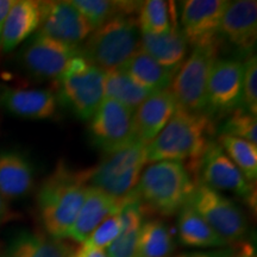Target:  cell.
I'll return each instance as SVG.
<instances>
[{
  "label": "cell",
  "mask_w": 257,
  "mask_h": 257,
  "mask_svg": "<svg viewBox=\"0 0 257 257\" xmlns=\"http://www.w3.org/2000/svg\"><path fill=\"white\" fill-rule=\"evenodd\" d=\"M229 257V256H227ZM230 257H252L251 252H240L238 255H234V256H230Z\"/></svg>",
  "instance_id": "38"
},
{
  "label": "cell",
  "mask_w": 257,
  "mask_h": 257,
  "mask_svg": "<svg viewBox=\"0 0 257 257\" xmlns=\"http://www.w3.org/2000/svg\"><path fill=\"white\" fill-rule=\"evenodd\" d=\"M178 233L180 242L192 248H219L227 244L189 204L178 212Z\"/></svg>",
  "instance_id": "25"
},
{
  "label": "cell",
  "mask_w": 257,
  "mask_h": 257,
  "mask_svg": "<svg viewBox=\"0 0 257 257\" xmlns=\"http://www.w3.org/2000/svg\"><path fill=\"white\" fill-rule=\"evenodd\" d=\"M121 69L137 83L154 93L169 89L178 73L176 69L167 68L160 64L141 49L121 67Z\"/></svg>",
  "instance_id": "24"
},
{
  "label": "cell",
  "mask_w": 257,
  "mask_h": 257,
  "mask_svg": "<svg viewBox=\"0 0 257 257\" xmlns=\"http://www.w3.org/2000/svg\"><path fill=\"white\" fill-rule=\"evenodd\" d=\"M243 63L236 59H217L212 66L207 82L206 105L204 113L230 114L240 108L242 100Z\"/></svg>",
  "instance_id": "11"
},
{
  "label": "cell",
  "mask_w": 257,
  "mask_h": 257,
  "mask_svg": "<svg viewBox=\"0 0 257 257\" xmlns=\"http://www.w3.org/2000/svg\"><path fill=\"white\" fill-rule=\"evenodd\" d=\"M240 108L252 115L257 113V59L255 54H250L243 63Z\"/></svg>",
  "instance_id": "32"
},
{
  "label": "cell",
  "mask_w": 257,
  "mask_h": 257,
  "mask_svg": "<svg viewBox=\"0 0 257 257\" xmlns=\"http://www.w3.org/2000/svg\"><path fill=\"white\" fill-rule=\"evenodd\" d=\"M89 169L76 170L61 162L42 182L37 193L40 218L48 236L69 238L89 184Z\"/></svg>",
  "instance_id": "1"
},
{
  "label": "cell",
  "mask_w": 257,
  "mask_h": 257,
  "mask_svg": "<svg viewBox=\"0 0 257 257\" xmlns=\"http://www.w3.org/2000/svg\"><path fill=\"white\" fill-rule=\"evenodd\" d=\"M199 181L216 191L234 193L249 204L255 202V186L244 178L240 170L216 141H210L198 168Z\"/></svg>",
  "instance_id": "10"
},
{
  "label": "cell",
  "mask_w": 257,
  "mask_h": 257,
  "mask_svg": "<svg viewBox=\"0 0 257 257\" xmlns=\"http://www.w3.org/2000/svg\"><path fill=\"white\" fill-rule=\"evenodd\" d=\"M195 184L185 163L159 161L143 169L134 193L144 212L173 216L187 204Z\"/></svg>",
  "instance_id": "3"
},
{
  "label": "cell",
  "mask_w": 257,
  "mask_h": 257,
  "mask_svg": "<svg viewBox=\"0 0 257 257\" xmlns=\"http://www.w3.org/2000/svg\"><path fill=\"white\" fill-rule=\"evenodd\" d=\"M217 53L218 46L193 48L169 88L179 108L193 113H204L208 76L217 60Z\"/></svg>",
  "instance_id": "7"
},
{
  "label": "cell",
  "mask_w": 257,
  "mask_h": 257,
  "mask_svg": "<svg viewBox=\"0 0 257 257\" xmlns=\"http://www.w3.org/2000/svg\"><path fill=\"white\" fill-rule=\"evenodd\" d=\"M123 202L124 198L117 199L99 188L89 186L85 201L69 233V238L76 243H85L102 220L120 211Z\"/></svg>",
  "instance_id": "18"
},
{
  "label": "cell",
  "mask_w": 257,
  "mask_h": 257,
  "mask_svg": "<svg viewBox=\"0 0 257 257\" xmlns=\"http://www.w3.org/2000/svg\"><path fill=\"white\" fill-rule=\"evenodd\" d=\"M187 204L225 242L242 239L248 230L245 214L236 202L216 189L197 181Z\"/></svg>",
  "instance_id": "8"
},
{
  "label": "cell",
  "mask_w": 257,
  "mask_h": 257,
  "mask_svg": "<svg viewBox=\"0 0 257 257\" xmlns=\"http://www.w3.org/2000/svg\"><path fill=\"white\" fill-rule=\"evenodd\" d=\"M141 36L137 16L113 17L89 35L81 56L104 70L119 69L140 50Z\"/></svg>",
  "instance_id": "4"
},
{
  "label": "cell",
  "mask_w": 257,
  "mask_h": 257,
  "mask_svg": "<svg viewBox=\"0 0 257 257\" xmlns=\"http://www.w3.org/2000/svg\"><path fill=\"white\" fill-rule=\"evenodd\" d=\"M140 49L167 68L179 70L187 59L188 44L178 25L165 34L142 32Z\"/></svg>",
  "instance_id": "21"
},
{
  "label": "cell",
  "mask_w": 257,
  "mask_h": 257,
  "mask_svg": "<svg viewBox=\"0 0 257 257\" xmlns=\"http://www.w3.org/2000/svg\"><path fill=\"white\" fill-rule=\"evenodd\" d=\"M80 47H73L36 34L19 54L22 66L31 75L41 79H57L75 56Z\"/></svg>",
  "instance_id": "13"
},
{
  "label": "cell",
  "mask_w": 257,
  "mask_h": 257,
  "mask_svg": "<svg viewBox=\"0 0 257 257\" xmlns=\"http://www.w3.org/2000/svg\"><path fill=\"white\" fill-rule=\"evenodd\" d=\"M93 29L72 2H42V21L38 35L79 47Z\"/></svg>",
  "instance_id": "14"
},
{
  "label": "cell",
  "mask_w": 257,
  "mask_h": 257,
  "mask_svg": "<svg viewBox=\"0 0 257 257\" xmlns=\"http://www.w3.org/2000/svg\"><path fill=\"white\" fill-rule=\"evenodd\" d=\"M218 143L244 178L250 184L255 182L257 178V146L242 138L227 135H219Z\"/></svg>",
  "instance_id": "30"
},
{
  "label": "cell",
  "mask_w": 257,
  "mask_h": 257,
  "mask_svg": "<svg viewBox=\"0 0 257 257\" xmlns=\"http://www.w3.org/2000/svg\"><path fill=\"white\" fill-rule=\"evenodd\" d=\"M0 106L16 117L42 120L56 113L57 99L49 89L3 87Z\"/></svg>",
  "instance_id": "15"
},
{
  "label": "cell",
  "mask_w": 257,
  "mask_h": 257,
  "mask_svg": "<svg viewBox=\"0 0 257 257\" xmlns=\"http://www.w3.org/2000/svg\"><path fill=\"white\" fill-rule=\"evenodd\" d=\"M134 115L131 108L113 99L104 98L89 121L92 146L108 155L137 141Z\"/></svg>",
  "instance_id": "9"
},
{
  "label": "cell",
  "mask_w": 257,
  "mask_h": 257,
  "mask_svg": "<svg viewBox=\"0 0 257 257\" xmlns=\"http://www.w3.org/2000/svg\"><path fill=\"white\" fill-rule=\"evenodd\" d=\"M178 105L170 89L154 93L147 98L135 111V134L136 140L148 144L161 133Z\"/></svg>",
  "instance_id": "17"
},
{
  "label": "cell",
  "mask_w": 257,
  "mask_h": 257,
  "mask_svg": "<svg viewBox=\"0 0 257 257\" xmlns=\"http://www.w3.org/2000/svg\"><path fill=\"white\" fill-rule=\"evenodd\" d=\"M42 21V2L18 0L10 9L0 38V48L10 53L38 30Z\"/></svg>",
  "instance_id": "19"
},
{
  "label": "cell",
  "mask_w": 257,
  "mask_h": 257,
  "mask_svg": "<svg viewBox=\"0 0 257 257\" xmlns=\"http://www.w3.org/2000/svg\"><path fill=\"white\" fill-rule=\"evenodd\" d=\"M0 257H5V253L4 252H0Z\"/></svg>",
  "instance_id": "39"
},
{
  "label": "cell",
  "mask_w": 257,
  "mask_h": 257,
  "mask_svg": "<svg viewBox=\"0 0 257 257\" xmlns=\"http://www.w3.org/2000/svg\"><path fill=\"white\" fill-rule=\"evenodd\" d=\"M72 4L85 17L93 31L117 16H137L142 3L108 0H74Z\"/></svg>",
  "instance_id": "28"
},
{
  "label": "cell",
  "mask_w": 257,
  "mask_h": 257,
  "mask_svg": "<svg viewBox=\"0 0 257 257\" xmlns=\"http://www.w3.org/2000/svg\"><path fill=\"white\" fill-rule=\"evenodd\" d=\"M73 251L63 239L23 230L10 239L4 253L5 257H70Z\"/></svg>",
  "instance_id": "22"
},
{
  "label": "cell",
  "mask_w": 257,
  "mask_h": 257,
  "mask_svg": "<svg viewBox=\"0 0 257 257\" xmlns=\"http://www.w3.org/2000/svg\"><path fill=\"white\" fill-rule=\"evenodd\" d=\"M213 131V123L205 113L176 108L166 126L146 144L147 163L159 161L186 162L191 173H198L199 163Z\"/></svg>",
  "instance_id": "2"
},
{
  "label": "cell",
  "mask_w": 257,
  "mask_h": 257,
  "mask_svg": "<svg viewBox=\"0 0 257 257\" xmlns=\"http://www.w3.org/2000/svg\"><path fill=\"white\" fill-rule=\"evenodd\" d=\"M219 34L242 51H251L257 40V3L229 2L220 22Z\"/></svg>",
  "instance_id": "16"
},
{
  "label": "cell",
  "mask_w": 257,
  "mask_h": 257,
  "mask_svg": "<svg viewBox=\"0 0 257 257\" xmlns=\"http://www.w3.org/2000/svg\"><path fill=\"white\" fill-rule=\"evenodd\" d=\"M106 72L75 56L56 79L57 100L73 112L76 118L89 120L104 100Z\"/></svg>",
  "instance_id": "5"
},
{
  "label": "cell",
  "mask_w": 257,
  "mask_h": 257,
  "mask_svg": "<svg viewBox=\"0 0 257 257\" xmlns=\"http://www.w3.org/2000/svg\"><path fill=\"white\" fill-rule=\"evenodd\" d=\"M146 165V144L135 141L118 152L105 155L95 168L89 169L88 184L123 199L136 187Z\"/></svg>",
  "instance_id": "6"
},
{
  "label": "cell",
  "mask_w": 257,
  "mask_h": 257,
  "mask_svg": "<svg viewBox=\"0 0 257 257\" xmlns=\"http://www.w3.org/2000/svg\"><path fill=\"white\" fill-rule=\"evenodd\" d=\"M152 94H154V92L137 83L121 68L106 73L105 98L113 99L131 110L136 111L138 106Z\"/></svg>",
  "instance_id": "27"
},
{
  "label": "cell",
  "mask_w": 257,
  "mask_h": 257,
  "mask_svg": "<svg viewBox=\"0 0 257 257\" xmlns=\"http://www.w3.org/2000/svg\"><path fill=\"white\" fill-rule=\"evenodd\" d=\"M14 3V0H0V38H2V31L5 19L8 17L10 9L12 8Z\"/></svg>",
  "instance_id": "36"
},
{
  "label": "cell",
  "mask_w": 257,
  "mask_h": 257,
  "mask_svg": "<svg viewBox=\"0 0 257 257\" xmlns=\"http://www.w3.org/2000/svg\"><path fill=\"white\" fill-rule=\"evenodd\" d=\"M119 213L121 217L120 233L105 251L108 257H134L146 213L134 191L124 198Z\"/></svg>",
  "instance_id": "23"
},
{
  "label": "cell",
  "mask_w": 257,
  "mask_h": 257,
  "mask_svg": "<svg viewBox=\"0 0 257 257\" xmlns=\"http://www.w3.org/2000/svg\"><path fill=\"white\" fill-rule=\"evenodd\" d=\"M121 230V217L119 212L111 214L102 220L99 226L93 231L87 240L82 244L105 250L114 242Z\"/></svg>",
  "instance_id": "33"
},
{
  "label": "cell",
  "mask_w": 257,
  "mask_h": 257,
  "mask_svg": "<svg viewBox=\"0 0 257 257\" xmlns=\"http://www.w3.org/2000/svg\"><path fill=\"white\" fill-rule=\"evenodd\" d=\"M34 167L21 153H0V194L5 200L27 197L34 187Z\"/></svg>",
  "instance_id": "20"
},
{
  "label": "cell",
  "mask_w": 257,
  "mask_h": 257,
  "mask_svg": "<svg viewBox=\"0 0 257 257\" xmlns=\"http://www.w3.org/2000/svg\"><path fill=\"white\" fill-rule=\"evenodd\" d=\"M15 218V213L11 211L10 208L8 200H5L3 198V195L0 194V224L6 223V221L14 219Z\"/></svg>",
  "instance_id": "35"
},
{
  "label": "cell",
  "mask_w": 257,
  "mask_h": 257,
  "mask_svg": "<svg viewBox=\"0 0 257 257\" xmlns=\"http://www.w3.org/2000/svg\"><path fill=\"white\" fill-rule=\"evenodd\" d=\"M219 134L242 138L257 146L256 115L248 113L243 108L234 110L220 126Z\"/></svg>",
  "instance_id": "31"
},
{
  "label": "cell",
  "mask_w": 257,
  "mask_h": 257,
  "mask_svg": "<svg viewBox=\"0 0 257 257\" xmlns=\"http://www.w3.org/2000/svg\"><path fill=\"white\" fill-rule=\"evenodd\" d=\"M174 257H227L224 252H192V253H182Z\"/></svg>",
  "instance_id": "37"
},
{
  "label": "cell",
  "mask_w": 257,
  "mask_h": 257,
  "mask_svg": "<svg viewBox=\"0 0 257 257\" xmlns=\"http://www.w3.org/2000/svg\"><path fill=\"white\" fill-rule=\"evenodd\" d=\"M229 2L187 0L181 6V30L193 48L218 46L220 22Z\"/></svg>",
  "instance_id": "12"
},
{
  "label": "cell",
  "mask_w": 257,
  "mask_h": 257,
  "mask_svg": "<svg viewBox=\"0 0 257 257\" xmlns=\"http://www.w3.org/2000/svg\"><path fill=\"white\" fill-rule=\"evenodd\" d=\"M137 22L141 32L159 35L178 27L176 6L174 2L148 0L140 6Z\"/></svg>",
  "instance_id": "29"
},
{
  "label": "cell",
  "mask_w": 257,
  "mask_h": 257,
  "mask_svg": "<svg viewBox=\"0 0 257 257\" xmlns=\"http://www.w3.org/2000/svg\"><path fill=\"white\" fill-rule=\"evenodd\" d=\"M70 257H108L105 250L94 248V246L81 244L78 249H74Z\"/></svg>",
  "instance_id": "34"
},
{
  "label": "cell",
  "mask_w": 257,
  "mask_h": 257,
  "mask_svg": "<svg viewBox=\"0 0 257 257\" xmlns=\"http://www.w3.org/2000/svg\"><path fill=\"white\" fill-rule=\"evenodd\" d=\"M174 250V237L165 221L160 219L143 221L134 257H169Z\"/></svg>",
  "instance_id": "26"
}]
</instances>
